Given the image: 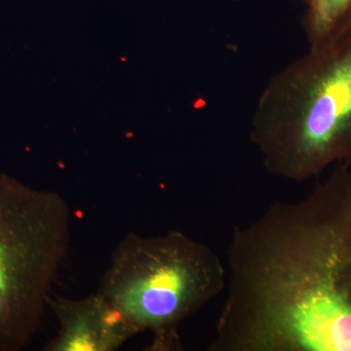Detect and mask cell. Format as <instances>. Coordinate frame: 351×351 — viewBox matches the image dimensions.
I'll use <instances>...</instances> for the list:
<instances>
[{
  "mask_svg": "<svg viewBox=\"0 0 351 351\" xmlns=\"http://www.w3.org/2000/svg\"><path fill=\"white\" fill-rule=\"evenodd\" d=\"M211 351H351V162L237 228Z\"/></svg>",
  "mask_w": 351,
  "mask_h": 351,
  "instance_id": "cell-1",
  "label": "cell"
},
{
  "mask_svg": "<svg viewBox=\"0 0 351 351\" xmlns=\"http://www.w3.org/2000/svg\"><path fill=\"white\" fill-rule=\"evenodd\" d=\"M250 137L265 169L290 181L351 162V32L309 49L269 80Z\"/></svg>",
  "mask_w": 351,
  "mask_h": 351,
  "instance_id": "cell-2",
  "label": "cell"
},
{
  "mask_svg": "<svg viewBox=\"0 0 351 351\" xmlns=\"http://www.w3.org/2000/svg\"><path fill=\"white\" fill-rule=\"evenodd\" d=\"M221 258L181 232L129 233L113 253L97 292L133 328L152 335L149 350H181L179 328L226 288Z\"/></svg>",
  "mask_w": 351,
  "mask_h": 351,
  "instance_id": "cell-3",
  "label": "cell"
},
{
  "mask_svg": "<svg viewBox=\"0 0 351 351\" xmlns=\"http://www.w3.org/2000/svg\"><path fill=\"white\" fill-rule=\"evenodd\" d=\"M71 223L61 195L0 176V351L24 350L38 332Z\"/></svg>",
  "mask_w": 351,
  "mask_h": 351,
  "instance_id": "cell-4",
  "label": "cell"
},
{
  "mask_svg": "<svg viewBox=\"0 0 351 351\" xmlns=\"http://www.w3.org/2000/svg\"><path fill=\"white\" fill-rule=\"evenodd\" d=\"M48 304L59 329L43 350L114 351L137 335L98 292L82 300L49 299Z\"/></svg>",
  "mask_w": 351,
  "mask_h": 351,
  "instance_id": "cell-5",
  "label": "cell"
},
{
  "mask_svg": "<svg viewBox=\"0 0 351 351\" xmlns=\"http://www.w3.org/2000/svg\"><path fill=\"white\" fill-rule=\"evenodd\" d=\"M304 31L309 49L343 38L351 32V0H306Z\"/></svg>",
  "mask_w": 351,
  "mask_h": 351,
  "instance_id": "cell-6",
  "label": "cell"
}]
</instances>
